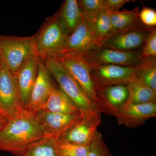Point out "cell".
I'll list each match as a JSON object with an SVG mask.
<instances>
[{
    "label": "cell",
    "mask_w": 156,
    "mask_h": 156,
    "mask_svg": "<svg viewBox=\"0 0 156 156\" xmlns=\"http://www.w3.org/2000/svg\"><path fill=\"white\" fill-rule=\"evenodd\" d=\"M20 156H64L62 153L58 139L47 136L26 149Z\"/></svg>",
    "instance_id": "cell-19"
},
{
    "label": "cell",
    "mask_w": 156,
    "mask_h": 156,
    "mask_svg": "<svg viewBox=\"0 0 156 156\" xmlns=\"http://www.w3.org/2000/svg\"><path fill=\"white\" fill-rule=\"evenodd\" d=\"M69 36L56 12L47 18L36 33L35 52L39 56L58 53L63 48Z\"/></svg>",
    "instance_id": "cell-5"
},
{
    "label": "cell",
    "mask_w": 156,
    "mask_h": 156,
    "mask_svg": "<svg viewBox=\"0 0 156 156\" xmlns=\"http://www.w3.org/2000/svg\"><path fill=\"white\" fill-rule=\"evenodd\" d=\"M51 55L58 60L80 85L98 111L112 115L103 92L95 85L90 70L83 57L68 53H57Z\"/></svg>",
    "instance_id": "cell-3"
},
{
    "label": "cell",
    "mask_w": 156,
    "mask_h": 156,
    "mask_svg": "<svg viewBox=\"0 0 156 156\" xmlns=\"http://www.w3.org/2000/svg\"><path fill=\"white\" fill-rule=\"evenodd\" d=\"M138 16L140 22L144 25L149 27H156V11L154 9L143 5Z\"/></svg>",
    "instance_id": "cell-28"
},
{
    "label": "cell",
    "mask_w": 156,
    "mask_h": 156,
    "mask_svg": "<svg viewBox=\"0 0 156 156\" xmlns=\"http://www.w3.org/2000/svg\"><path fill=\"white\" fill-rule=\"evenodd\" d=\"M40 57L31 53L15 74L17 89L23 108L25 110L37 76Z\"/></svg>",
    "instance_id": "cell-12"
},
{
    "label": "cell",
    "mask_w": 156,
    "mask_h": 156,
    "mask_svg": "<svg viewBox=\"0 0 156 156\" xmlns=\"http://www.w3.org/2000/svg\"><path fill=\"white\" fill-rule=\"evenodd\" d=\"M52 76L42 58L40 57L37 76L29 102L26 109L27 111L35 113L41 108L55 86Z\"/></svg>",
    "instance_id": "cell-13"
},
{
    "label": "cell",
    "mask_w": 156,
    "mask_h": 156,
    "mask_svg": "<svg viewBox=\"0 0 156 156\" xmlns=\"http://www.w3.org/2000/svg\"><path fill=\"white\" fill-rule=\"evenodd\" d=\"M78 2L82 15L89 25L99 13L105 10L104 0H79Z\"/></svg>",
    "instance_id": "cell-23"
},
{
    "label": "cell",
    "mask_w": 156,
    "mask_h": 156,
    "mask_svg": "<svg viewBox=\"0 0 156 156\" xmlns=\"http://www.w3.org/2000/svg\"><path fill=\"white\" fill-rule=\"evenodd\" d=\"M114 116L119 125L128 128H137L156 116V103L130 105L122 108Z\"/></svg>",
    "instance_id": "cell-14"
},
{
    "label": "cell",
    "mask_w": 156,
    "mask_h": 156,
    "mask_svg": "<svg viewBox=\"0 0 156 156\" xmlns=\"http://www.w3.org/2000/svg\"><path fill=\"white\" fill-rule=\"evenodd\" d=\"M36 33L29 37L0 35V60L15 75L26 59L35 52Z\"/></svg>",
    "instance_id": "cell-4"
},
{
    "label": "cell",
    "mask_w": 156,
    "mask_h": 156,
    "mask_svg": "<svg viewBox=\"0 0 156 156\" xmlns=\"http://www.w3.org/2000/svg\"><path fill=\"white\" fill-rule=\"evenodd\" d=\"M87 156H113L105 142L102 134L98 131L88 146Z\"/></svg>",
    "instance_id": "cell-25"
},
{
    "label": "cell",
    "mask_w": 156,
    "mask_h": 156,
    "mask_svg": "<svg viewBox=\"0 0 156 156\" xmlns=\"http://www.w3.org/2000/svg\"><path fill=\"white\" fill-rule=\"evenodd\" d=\"M34 113L37 121L47 136L59 139L85 115L82 112L72 114L55 113L44 110Z\"/></svg>",
    "instance_id": "cell-10"
},
{
    "label": "cell",
    "mask_w": 156,
    "mask_h": 156,
    "mask_svg": "<svg viewBox=\"0 0 156 156\" xmlns=\"http://www.w3.org/2000/svg\"><path fill=\"white\" fill-rule=\"evenodd\" d=\"M41 109L55 113L66 114H72L81 112L73 101L59 87L56 86L53 88Z\"/></svg>",
    "instance_id": "cell-16"
},
{
    "label": "cell",
    "mask_w": 156,
    "mask_h": 156,
    "mask_svg": "<svg viewBox=\"0 0 156 156\" xmlns=\"http://www.w3.org/2000/svg\"><path fill=\"white\" fill-rule=\"evenodd\" d=\"M62 24L69 35L75 30L82 17L77 0H66L57 11Z\"/></svg>",
    "instance_id": "cell-18"
},
{
    "label": "cell",
    "mask_w": 156,
    "mask_h": 156,
    "mask_svg": "<svg viewBox=\"0 0 156 156\" xmlns=\"http://www.w3.org/2000/svg\"><path fill=\"white\" fill-rule=\"evenodd\" d=\"M103 94L112 115L115 116L126 103L128 91L127 85H116L106 87Z\"/></svg>",
    "instance_id": "cell-20"
},
{
    "label": "cell",
    "mask_w": 156,
    "mask_h": 156,
    "mask_svg": "<svg viewBox=\"0 0 156 156\" xmlns=\"http://www.w3.org/2000/svg\"><path fill=\"white\" fill-rule=\"evenodd\" d=\"M39 125L34 113L11 119L0 130V151L20 156L28 146L47 136Z\"/></svg>",
    "instance_id": "cell-1"
},
{
    "label": "cell",
    "mask_w": 156,
    "mask_h": 156,
    "mask_svg": "<svg viewBox=\"0 0 156 156\" xmlns=\"http://www.w3.org/2000/svg\"><path fill=\"white\" fill-rule=\"evenodd\" d=\"M84 60L89 68L95 85L103 92L104 89L109 86L128 85L138 78L140 66L126 67L112 64H95Z\"/></svg>",
    "instance_id": "cell-7"
},
{
    "label": "cell",
    "mask_w": 156,
    "mask_h": 156,
    "mask_svg": "<svg viewBox=\"0 0 156 156\" xmlns=\"http://www.w3.org/2000/svg\"><path fill=\"white\" fill-rule=\"evenodd\" d=\"M128 99L122 107L132 104L156 103V92L144 84L139 78L127 85Z\"/></svg>",
    "instance_id": "cell-17"
},
{
    "label": "cell",
    "mask_w": 156,
    "mask_h": 156,
    "mask_svg": "<svg viewBox=\"0 0 156 156\" xmlns=\"http://www.w3.org/2000/svg\"><path fill=\"white\" fill-rule=\"evenodd\" d=\"M11 119L7 115L0 111V130L7 125Z\"/></svg>",
    "instance_id": "cell-30"
},
{
    "label": "cell",
    "mask_w": 156,
    "mask_h": 156,
    "mask_svg": "<svg viewBox=\"0 0 156 156\" xmlns=\"http://www.w3.org/2000/svg\"><path fill=\"white\" fill-rule=\"evenodd\" d=\"M139 11V7H136L131 10H125L111 13L112 33L113 32L128 28L141 22L138 16Z\"/></svg>",
    "instance_id": "cell-21"
},
{
    "label": "cell",
    "mask_w": 156,
    "mask_h": 156,
    "mask_svg": "<svg viewBox=\"0 0 156 156\" xmlns=\"http://www.w3.org/2000/svg\"><path fill=\"white\" fill-rule=\"evenodd\" d=\"M58 145L64 156H87L88 146L78 145L58 139Z\"/></svg>",
    "instance_id": "cell-26"
},
{
    "label": "cell",
    "mask_w": 156,
    "mask_h": 156,
    "mask_svg": "<svg viewBox=\"0 0 156 156\" xmlns=\"http://www.w3.org/2000/svg\"><path fill=\"white\" fill-rule=\"evenodd\" d=\"M0 111H1V110H0Z\"/></svg>",
    "instance_id": "cell-31"
},
{
    "label": "cell",
    "mask_w": 156,
    "mask_h": 156,
    "mask_svg": "<svg viewBox=\"0 0 156 156\" xmlns=\"http://www.w3.org/2000/svg\"><path fill=\"white\" fill-rule=\"evenodd\" d=\"M134 2L131 0H104L105 10L110 13L119 12L121 8L127 3Z\"/></svg>",
    "instance_id": "cell-29"
},
{
    "label": "cell",
    "mask_w": 156,
    "mask_h": 156,
    "mask_svg": "<svg viewBox=\"0 0 156 156\" xmlns=\"http://www.w3.org/2000/svg\"><path fill=\"white\" fill-rule=\"evenodd\" d=\"M99 47H101V45L82 14L77 26L58 53H70L83 57Z\"/></svg>",
    "instance_id": "cell-11"
},
{
    "label": "cell",
    "mask_w": 156,
    "mask_h": 156,
    "mask_svg": "<svg viewBox=\"0 0 156 156\" xmlns=\"http://www.w3.org/2000/svg\"><path fill=\"white\" fill-rule=\"evenodd\" d=\"M144 58H156V28L151 32L141 50Z\"/></svg>",
    "instance_id": "cell-27"
},
{
    "label": "cell",
    "mask_w": 156,
    "mask_h": 156,
    "mask_svg": "<svg viewBox=\"0 0 156 156\" xmlns=\"http://www.w3.org/2000/svg\"><path fill=\"white\" fill-rule=\"evenodd\" d=\"M101 122V117L84 115L59 139L88 146Z\"/></svg>",
    "instance_id": "cell-15"
},
{
    "label": "cell",
    "mask_w": 156,
    "mask_h": 156,
    "mask_svg": "<svg viewBox=\"0 0 156 156\" xmlns=\"http://www.w3.org/2000/svg\"><path fill=\"white\" fill-rule=\"evenodd\" d=\"M0 110L10 119L24 115L15 75L0 60Z\"/></svg>",
    "instance_id": "cell-8"
},
{
    "label": "cell",
    "mask_w": 156,
    "mask_h": 156,
    "mask_svg": "<svg viewBox=\"0 0 156 156\" xmlns=\"http://www.w3.org/2000/svg\"><path fill=\"white\" fill-rule=\"evenodd\" d=\"M82 57V56H81ZM83 58L90 63L112 64L126 67H137L145 63L147 59L141 55V50L123 51L98 47Z\"/></svg>",
    "instance_id": "cell-9"
},
{
    "label": "cell",
    "mask_w": 156,
    "mask_h": 156,
    "mask_svg": "<svg viewBox=\"0 0 156 156\" xmlns=\"http://www.w3.org/2000/svg\"><path fill=\"white\" fill-rule=\"evenodd\" d=\"M138 78L156 92V58H147L145 63L140 67Z\"/></svg>",
    "instance_id": "cell-24"
},
{
    "label": "cell",
    "mask_w": 156,
    "mask_h": 156,
    "mask_svg": "<svg viewBox=\"0 0 156 156\" xmlns=\"http://www.w3.org/2000/svg\"><path fill=\"white\" fill-rule=\"evenodd\" d=\"M110 14V12L104 10L90 25L92 32L101 45L102 41L112 32Z\"/></svg>",
    "instance_id": "cell-22"
},
{
    "label": "cell",
    "mask_w": 156,
    "mask_h": 156,
    "mask_svg": "<svg viewBox=\"0 0 156 156\" xmlns=\"http://www.w3.org/2000/svg\"><path fill=\"white\" fill-rule=\"evenodd\" d=\"M39 56L56 80L60 89L81 112L85 115L101 116V113L80 85L58 60L51 55Z\"/></svg>",
    "instance_id": "cell-2"
},
{
    "label": "cell",
    "mask_w": 156,
    "mask_h": 156,
    "mask_svg": "<svg viewBox=\"0 0 156 156\" xmlns=\"http://www.w3.org/2000/svg\"><path fill=\"white\" fill-rule=\"evenodd\" d=\"M155 27L147 26L140 22L128 28L113 32L102 41L101 47L119 51L141 50Z\"/></svg>",
    "instance_id": "cell-6"
}]
</instances>
